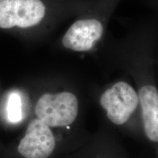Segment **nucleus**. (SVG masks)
<instances>
[{
  "mask_svg": "<svg viewBox=\"0 0 158 158\" xmlns=\"http://www.w3.org/2000/svg\"><path fill=\"white\" fill-rule=\"evenodd\" d=\"M45 14L41 0H0V28H27L40 22Z\"/></svg>",
  "mask_w": 158,
  "mask_h": 158,
  "instance_id": "f03ea898",
  "label": "nucleus"
},
{
  "mask_svg": "<svg viewBox=\"0 0 158 158\" xmlns=\"http://www.w3.org/2000/svg\"><path fill=\"white\" fill-rule=\"evenodd\" d=\"M55 147L56 141L50 127L39 118H35L29 124L18 150L25 158H48Z\"/></svg>",
  "mask_w": 158,
  "mask_h": 158,
  "instance_id": "20e7f679",
  "label": "nucleus"
},
{
  "mask_svg": "<svg viewBox=\"0 0 158 158\" xmlns=\"http://www.w3.org/2000/svg\"><path fill=\"white\" fill-rule=\"evenodd\" d=\"M7 113L8 120L12 123H17L22 118L21 100L17 93H12L7 102Z\"/></svg>",
  "mask_w": 158,
  "mask_h": 158,
  "instance_id": "0eeeda50",
  "label": "nucleus"
},
{
  "mask_svg": "<svg viewBox=\"0 0 158 158\" xmlns=\"http://www.w3.org/2000/svg\"><path fill=\"white\" fill-rule=\"evenodd\" d=\"M142 108L144 131L153 142L158 141V92L155 86H143L138 92Z\"/></svg>",
  "mask_w": 158,
  "mask_h": 158,
  "instance_id": "423d86ee",
  "label": "nucleus"
},
{
  "mask_svg": "<svg viewBox=\"0 0 158 158\" xmlns=\"http://www.w3.org/2000/svg\"><path fill=\"white\" fill-rule=\"evenodd\" d=\"M78 112V99L68 92L44 94L40 98L35 107L37 117L49 127H64L72 124Z\"/></svg>",
  "mask_w": 158,
  "mask_h": 158,
  "instance_id": "f257e3e1",
  "label": "nucleus"
},
{
  "mask_svg": "<svg viewBox=\"0 0 158 158\" xmlns=\"http://www.w3.org/2000/svg\"><path fill=\"white\" fill-rule=\"evenodd\" d=\"M138 97L134 89L126 82H117L102 94L100 104L107 110L113 123L120 125L129 119L137 108Z\"/></svg>",
  "mask_w": 158,
  "mask_h": 158,
  "instance_id": "7ed1b4c3",
  "label": "nucleus"
},
{
  "mask_svg": "<svg viewBox=\"0 0 158 158\" xmlns=\"http://www.w3.org/2000/svg\"><path fill=\"white\" fill-rule=\"evenodd\" d=\"M103 32L102 23L96 19L76 21L69 28L62 39L65 48L75 51H86L92 48L94 41Z\"/></svg>",
  "mask_w": 158,
  "mask_h": 158,
  "instance_id": "39448f33",
  "label": "nucleus"
}]
</instances>
